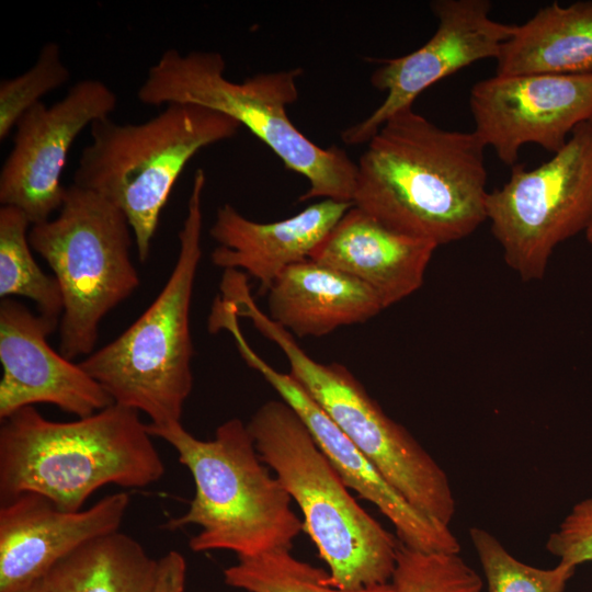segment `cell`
Returning a JSON list of instances; mask_svg holds the SVG:
<instances>
[{
    "mask_svg": "<svg viewBox=\"0 0 592 592\" xmlns=\"http://www.w3.org/2000/svg\"><path fill=\"white\" fill-rule=\"evenodd\" d=\"M469 106L474 132L513 167L524 145L554 155L592 119V73L496 75L473 86Z\"/></svg>",
    "mask_w": 592,
    "mask_h": 592,
    "instance_id": "obj_12",
    "label": "cell"
},
{
    "mask_svg": "<svg viewBox=\"0 0 592 592\" xmlns=\"http://www.w3.org/2000/svg\"><path fill=\"white\" fill-rule=\"evenodd\" d=\"M186 562L182 554L170 550L159 558L157 581L152 592H183Z\"/></svg>",
    "mask_w": 592,
    "mask_h": 592,
    "instance_id": "obj_28",
    "label": "cell"
},
{
    "mask_svg": "<svg viewBox=\"0 0 592 592\" xmlns=\"http://www.w3.org/2000/svg\"><path fill=\"white\" fill-rule=\"evenodd\" d=\"M232 306L239 318L249 319L281 349L289 374L384 478L417 510L449 526L456 499L446 471L405 426L385 413L358 379L340 363L311 358L259 308L249 289L238 293Z\"/></svg>",
    "mask_w": 592,
    "mask_h": 592,
    "instance_id": "obj_9",
    "label": "cell"
},
{
    "mask_svg": "<svg viewBox=\"0 0 592 592\" xmlns=\"http://www.w3.org/2000/svg\"><path fill=\"white\" fill-rule=\"evenodd\" d=\"M147 428L175 449L193 477L189 509L164 527L200 526L189 542L194 553L229 550L246 557L292 549L303 522L292 510L291 496L261 459L247 423L231 418L207 441L195 437L182 422Z\"/></svg>",
    "mask_w": 592,
    "mask_h": 592,
    "instance_id": "obj_3",
    "label": "cell"
},
{
    "mask_svg": "<svg viewBox=\"0 0 592 592\" xmlns=\"http://www.w3.org/2000/svg\"><path fill=\"white\" fill-rule=\"evenodd\" d=\"M225 69L219 53L170 48L149 68L137 98L146 105L192 104L227 115L308 181L300 202L321 197L353 203L356 163L343 149L321 148L309 140L287 115L288 105L298 98L303 70L260 72L235 82Z\"/></svg>",
    "mask_w": 592,
    "mask_h": 592,
    "instance_id": "obj_5",
    "label": "cell"
},
{
    "mask_svg": "<svg viewBox=\"0 0 592 592\" xmlns=\"http://www.w3.org/2000/svg\"><path fill=\"white\" fill-rule=\"evenodd\" d=\"M266 295V315L294 338L323 337L385 309L367 285L311 259L285 269Z\"/></svg>",
    "mask_w": 592,
    "mask_h": 592,
    "instance_id": "obj_19",
    "label": "cell"
},
{
    "mask_svg": "<svg viewBox=\"0 0 592 592\" xmlns=\"http://www.w3.org/2000/svg\"><path fill=\"white\" fill-rule=\"evenodd\" d=\"M546 549L559 561L574 567L592 561V496L572 506L549 534Z\"/></svg>",
    "mask_w": 592,
    "mask_h": 592,
    "instance_id": "obj_27",
    "label": "cell"
},
{
    "mask_svg": "<svg viewBox=\"0 0 592 592\" xmlns=\"http://www.w3.org/2000/svg\"><path fill=\"white\" fill-rule=\"evenodd\" d=\"M31 223L12 206L0 207V296H22L31 299L37 314L59 328L64 300L56 277L47 275L37 264L29 241Z\"/></svg>",
    "mask_w": 592,
    "mask_h": 592,
    "instance_id": "obj_22",
    "label": "cell"
},
{
    "mask_svg": "<svg viewBox=\"0 0 592 592\" xmlns=\"http://www.w3.org/2000/svg\"><path fill=\"white\" fill-rule=\"evenodd\" d=\"M130 503L127 492L107 494L79 511L58 509L26 492L0 508V592H16L44 578L86 543L117 532Z\"/></svg>",
    "mask_w": 592,
    "mask_h": 592,
    "instance_id": "obj_16",
    "label": "cell"
},
{
    "mask_svg": "<svg viewBox=\"0 0 592 592\" xmlns=\"http://www.w3.org/2000/svg\"><path fill=\"white\" fill-rule=\"evenodd\" d=\"M485 143L443 129L412 106L388 118L360 157L353 205L437 247L487 220Z\"/></svg>",
    "mask_w": 592,
    "mask_h": 592,
    "instance_id": "obj_1",
    "label": "cell"
},
{
    "mask_svg": "<svg viewBox=\"0 0 592 592\" xmlns=\"http://www.w3.org/2000/svg\"><path fill=\"white\" fill-rule=\"evenodd\" d=\"M394 592H481L480 576L459 554L426 553L400 543Z\"/></svg>",
    "mask_w": 592,
    "mask_h": 592,
    "instance_id": "obj_25",
    "label": "cell"
},
{
    "mask_svg": "<svg viewBox=\"0 0 592 592\" xmlns=\"http://www.w3.org/2000/svg\"><path fill=\"white\" fill-rule=\"evenodd\" d=\"M247 428L300 509L303 531L329 568L326 583L349 591L389 583L400 540L360 505L296 411L269 400Z\"/></svg>",
    "mask_w": 592,
    "mask_h": 592,
    "instance_id": "obj_4",
    "label": "cell"
},
{
    "mask_svg": "<svg viewBox=\"0 0 592 592\" xmlns=\"http://www.w3.org/2000/svg\"><path fill=\"white\" fill-rule=\"evenodd\" d=\"M226 330L244 362L300 417L348 488L388 519L402 544L426 553L459 554V540L449 526L431 520L408 502L289 373L276 371L253 351L239 321L229 322Z\"/></svg>",
    "mask_w": 592,
    "mask_h": 592,
    "instance_id": "obj_14",
    "label": "cell"
},
{
    "mask_svg": "<svg viewBox=\"0 0 592 592\" xmlns=\"http://www.w3.org/2000/svg\"><path fill=\"white\" fill-rule=\"evenodd\" d=\"M469 538L482 567L488 592H565L574 566L559 561L548 569L514 558L502 543L485 528L473 526Z\"/></svg>",
    "mask_w": 592,
    "mask_h": 592,
    "instance_id": "obj_24",
    "label": "cell"
},
{
    "mask_svg": "<svg viewBox=\"0 0 592 592\" xmlns=\"http://www.w3.org/2000/svg\"><path fill=\"white\" fill-rule=\"evenodd\" d=\"M352 206L350 202L321 200L289 218L258 223L224 204L209 229L218 243L210 260L224 271L243 270L259 282L260 294L266 295L285 269L310 258Z\"/></svg>",
    "mask_w": 592,
    "mask_h": 592,
    "instance_id": "obj_17",
    "label": "cell"
},
{
    "mask_svg": "<svg viewBox=\"0 0 592 592\" xmlns=\"http://www.w3.org/2000/svg\"><path fill=\"white\" fill-rule=\"evenodd\" d=\"M16 592H49L45 579H38Z\"/></svg>",
    "mask_w": 592,
    "mask_h": 592,
    "instance_id": "obj_29",
    "label": "cell"
},
{
    "mask_svg": "<svg viewBox=\"0 0 592 592\" xmlns=\"http://www.w3.org/2000/svg\"><path fill=\"white\" fill-rule=\"evenodd\" d=\"M204 185L197 169L163 288L123 333L79 362L114 403L145 413L152 425L181 422L193 387L190 309L202 258Z\"/></svg>",
    "mask_w": 592,
    "mask_h": 592,
    "instance_id": "obj_6",
    "label": "cell"
},
{
    "mask_svg": "<svg viewBox=\"0 0 592 592\" xmlns=\"http://www.w3.org/2000/svg\"><path fill=\"white\" fill-rule=\"evenodd\" d=\"M56 328L13 298L0 303V419L36 403L84 418L112 398L80 364L55 351L47 337Z\"/></svg>",
    "mask_w": 592,
    "mask_h": 592,
    "instance_id": "obj_15",
    "label": "cell"
},
{
    "mask_svg": "<svg viewBox=\"0 0 592 592\" xmlns=\"http://www.w3.org/2000/svg\"><path fill=\"white\" fill-rule=\"evenodd\" d=\"M329 572L294 557L289 548L238 557L224 570L227 585L247 592H394L386 583L361 590H341L326 583Z\"/></svg>",
    "mask_w": 592,
    "mask_h": 592,
    "instance_id": "obj_23",
    "label": "cell"
},
{
    "mask_svg": "<svg viewBox=\"0 0 592 592\" xmlns=\"http://www.w3.org/2000/svg\"><path fill=\"white\" fill-rule=\"evenodd\" d=\"M70 78L58 44L46 43L23 73L0 82V140H4L19 119L47 93Z\"/></svg>",
    "mask_w": 592,
    "mask_h": 592,
    "instance_id": "obj_26",
    "label": "cell"
},
{
    "mask_svg": "<svg viewBox=\"0 0 592 592\" xmlns=\"http://www.w3.org/2000/svg\"><path fill=\"white\" fill-rule=\"evenodd\" d=\"M498 76L592 73V0L553 2L502 45Z\"/></svg>",
    "mask_w": 592,
    "mask_h": 592,
    "instance_id": "obj_20",
    "label": "cell"
},
{
    "mask_svg": "<svg viewBox=\"0 0 592 592\" xmlns=\"http://www.w3.org/2000/svg\"><path fill=\"white\" fill-rule=\"evenodd\" d=\"M159 559L119 531L92 539L44 577L49 592H152Z\"/></svg>",
    "mask_w": 592,
    "mask_h": 592,
    "instance_id": "obj_21",
    "label": "cell"
},
{
    "mask_svg": "<svg viewBox=\"0 0 592 592\" xmlns=\"http://www.w3.org/2000/svg\"><path fill=\"white\" fill-rule=\"evenodd\" d=\"M240 127L227 115L192 104L166 105L137 124L96 121L72 184L102 195L125 214L138 259L146 262L162 209L187 162Z\"/></svg>",
    "mask_w": 592,
    "mask_h": 592,
    "instance_id": "obj_7",
    "label": "cell"
},
{
    "mask_svg": "<svg viewBox=\"0 0 592 592\" xmlns=\"http://www.w3.org/2000/svg\"><path fill=\"white\" fill-rule=\"evenodd\" d=\"M115 93L101 80L84 79L47 106L30 109L16 123L12 148L0 171L1 206L23 212L31 226L59 210L66 187L61 173L79 134L110 117Z\"/></svg>",
    "mask_w": 592,
    "mask_h": 592,
    "instance_id": "obj_11",
    "label": "cell"
},
{
    "mask_svg": "<svg viewBox=\"0 0 592 592\" xmlns=\"http://www.w3.org/2000/svg\"><path fill=\"white\" fill-rule=\"evenodd\" d=\"M436 248L390 229L353 205L309 259L361 281L387 308L422 286Z\"/></svg>",
    "mask_w": 592,
    "mask_h": 592,
    "instance_id": "obj_18",
    "label": "cell"
},
{
    "mask_svg": "<svg viewBox=\"0 0 592 592\" xmlns=\"http://www.w3.org/2000/svg\"><path fill=\"white\" fill-rule=\"evenodd\" d=\"M487 219L506 264L525 282L543 278L556 247L592 219V119L548 161L514 164L509 181L488 194Z\"/></svg>",
    "mask_w": 592,
    "mask_h": 592,
    "instance_id": "obj_10",
    "label": "cell"
},
{
    "mask_svg": "<svg viewBox=\"0 0 592 592\" xmlns=\"http://www.w3.org/2000/svg\"><path fill=\"white\" fill-rule=\"evenodd\" d=\"M152 437L138 411L117 403L69 422L22 408L1 420V501L33 492L79 511L105 485H152L166 473Z\"/></svg>",
    "mask_w": 592,
    "mask_h": 592,
    "instance_id": "obj_2",
    "label": "cell"
},
{
    "mask_svg": "<svg viewBox=\"0 0 592 592\" xmlns=\"http://www.w3.org/2000/svg\"><path fill=\"white\" fill-rule=\"evenodd\" d=\"M488 0H434L430 8L437 19L433 36L414 52L384 59L371 77L372 86L386 98L371 115L346 127L348 145L368 143L397 112L412 106L430 86L482 59L497 58L515 25L490 18Z\"/></svg>",
    "mask_w": 592,
    "mask_h": 592,
    "instance_id": "obj_13",
    "label": "cell"
},
{
    "mask_svg": "<svg viewBox=\"0 0 592 592\" xmlns=\"http://www.w3.org/2000/svg\"><path fill=\"white\" fill-rule=\"evenodd\" d=\"M584 232H585V237H587L589 243L592 246V219H591V221H590V224L587 227Z\"/></svg>",
    "mask_w": 592,
    "mask_h": 592,
    "instance_id": "obj_30",
    "label": "cell"
},
{
    "mask_svg": "<svg viewBox=\"0 0 592 592\" xmlns=\"http://www.w3.org/2000/svg\"><path fill=\"white\" fill-rule=\"evenodd\" d=\"M29 241L61 289L59 353L68 360L90 355L103 318L140 284L125 214L102 195L71 184L58 215L32 225Z\"/></svg>",
    "mask_w": 592,
    "mask_h": 592,
    "instance_id": "obj_8",
    "label": "cell"
}]
</instances>
